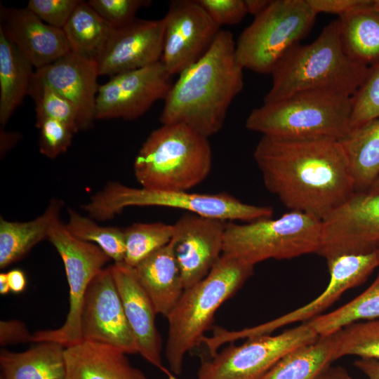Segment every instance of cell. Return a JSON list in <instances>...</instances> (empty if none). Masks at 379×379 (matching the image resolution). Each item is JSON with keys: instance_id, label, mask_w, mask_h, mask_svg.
<instances>
[{"instance_id": "obj_1", "label": "cell", "mask_w": 379, "mask_h": 379, "mask_svg": "<svg viewBox=\"0 0 379 379\" xmlns=\"http://www.w3.org/2000/svg\"><path fill=\"white\" fill-rule=\"evenodd\" d=\"M267 190L321 220L356 192L340 141L262 135L253 152Z\"/></svg>"}, {"instance_id": "obj_2", "label": "cell", "mask_w": 379, "mask_h": 379, "mask_svg": "<svg viewBox=\"0 0 379 379\" xmlns=\"http://www.w3.org/2000/svg\"><path fill=\"white\" fill-rule=\"evenodd\" d=\"M235 44L230 31L220 29L204 55L179 74L164 100L161 124H183L208 138L221 130L244 87Z\"/></svg>"}, {"instance_id": "obj_3", "label": "cell", "mask_w": 379, "mask_h": 379, "mask_svg": "<svg viewBox=\"0 0 379 379\" xmlns=\"http://www.w3.org/2000/svg\"><path fill=\"white\" fill-rule=\"evenodd\" d=\"M368 69L345 51L337 19L327 25L312 43H299L285 54L271 73L272 86L263 102L316 90L352 96Z\"/></svg>"}, {"instance_id": "obj_4", "label": "cell", "mask_w": 379, "mask_h": 379, "mask_svg": "<svg viewBox=\"0 0 379 379\" xmlns=\"http://www.w3.org/2000/svg\"><path fill=\"white\" fill-rule=\"evenodd\" d=\"M212 161L208 138L183 124H162L142 145L133 172L142 188L188 192L208 177Z\"/></svg>"}, {"instance_id": "obj_5", "label": "cell", "mask_w": 379, "mask_h": 379, "mask_svg": "<svg viewBox=\"0 0 379 379\" xmlns=\"http://www.w3.org/2000/svg\"><path fill=\"white\" fill-rule=\"evenodd\" d=\"M253 268L222 255L206 277L184 289L167 316L165 356L172 373H181L185 354L201 342L215 312L244 285Z\"/></svg>"}, {"instance_id": "obj_6", "label": "cell", "mask_w": 379, "mask_h": 379, "mask_svg": "<svg viewBox=\"0 0 379 379\" xmlns=\"http://www.w3.org/2000/svg\"><path fill=\"white\" fill-rule=\"evenodd\" d=\"M352 96L308 91L255 108L246 128L262 135L293 140H341L349 133Z\"/></svg>"}, {"instance_id": "obj_7", "label": "cell", "mask_w": 379, "mask_h": 379, "mask_svg": "<svg viewBox=\"0 0 379 379\" xmlns=\"http://www.w3.org/2000/svg\"><path fill=\"white\" fill-rule=\"evenodd\" d=\"M129 206H164L182 209L188 213L225 222H252L271 218V206L242 202L227 192L190 193L149 190L131 187L118 182H109L81 206L90 218L111 220Z\"/></svg>"}, {"instance_id": "obj_8", "label": "cell", "mask_w": 379, "mask_h": 379, "mask_svg": "<svg viewBox=\"0 0 379 379\" xmlns=\"http://www.w3.org/2000/svg\"><path fill=\"white\" fill-rule=\"evenodd\" d=\"M321 220L312 215L291 211L272 219L241 224L226 222L222 255L254 266L269 259L286 260L318 253Z\"/></svg>"}, {"instance_id": "obj_9", "label": "cell", "mask_w": 379, "mask_h": 379, "mask_svg": "<svg viewBox=\"0 0 379 379\" xmlns=\"http://www.w3.org/2000/svg\"><path fill=\"white\" fill-rule=\"evenodd\" d=\"M317 14L307 0H272L241 32L235 54L244 68L272 73L277 63L312 29Z\"/></svg>"}, {"instance_id": "obj_10", "label": "cell", "mask_w": 379, "mask_h": 379, "mask_svg": "<svg viewBox=\"0 0 379 379\" xmlns=\"http://www.w3.org/2000/svg\"><path fill=\"white\" fill-rule=\"evenodd\" d=\"M48 239L65 267L69 286V311L62 326L34 332L32 342L53 341L67 347L82 341L80 319L84 296L93 279L110 258L97 245L72 235L60 219L51 227Z\"/></svg>"}, {"instance_id": "obj_11", "label": "cell", "mask_w": 379, "mask_h": 379, "mask_svg": "<svg viewBox=\"0 0 379 379\" xmlns=\"http://www.w3.org/2000/svg\"><path fill=\"white\" fill-rule=\"evenodd\" d=\"M319 337L304 322L276 335L246 338L244 343L228 346L204 361L198 379H262L284 356Z\"/></svg>"}, {"instance_id": "obj_12", "label": "cell", "mask_w": 379, "mask_h": 379, "mask_svg": "<svg viewBox=\"0 0 379 379\" xmlns=\"http://www.w3.org/2000/svg\"><path fill=\"white\" fill-rule=\"evenodd\" d=\"M330 279L324 291L313 300L264 324L239 331L215 330L207 338L211 350L216 351L222 345L239 339L267 335L290 324L308 321L321 315L347 290L364 283L374 270L379 267L376 251L360 254H344L327 260Z\"/></svg>"}, {"instance_id": "obj_13", "label": "cell", "mask_w": 379, "mask_h": 379, "mask_svg": "<svg viewBox=\"0 0 379 379\" xmlns=\"http://www.w3.org/2000/svg\"><path fill=\"white\" fill-rule=\"evenodd\" d=\"M318 254L326 260L379 248V193L356 192L321 220Z\"/></svg>"}, {"instance_id": "obj_14", "label": "cell", "mask_w": 379, "mask_h": 379, "mask_svg": "<svg viewBox=\"0 0 379 379\" xmlns=\"http://www.w3.org/2000/svg\"><path fill=\"white\" fill-rule=\"evenodd\" d=\"M161 61L110 77L98 88L95 119L134 120L164 100L172 83Z\"/></svg>"}, {"instance_id": "obj_15", "label": "cell", "mask_w": 379, "mask_h": 379, "mask_svg": "<svg viewBox=\"0 0 379 379\" xmlns=\"http://www.w3.org/2000/svg\"><path fill=\"white\" fill-rule=\"evenodd\" d=\"M80 330L82 340L110 345L126 354H138L111 265L102 269L88 287Z\"/></svg>"}, {"instance_id": "obj_16", "label": "cell", "mask_w": 379, "mask_h": 379, "mask_svg": "<svg viewBox=\"0 0 379 379\" xmlns=\"http://www.w3.org/2000/svg\"><path fill=\"white\" fill-rule=\"evenodd\" d=\"M161 62L168 73L179 74L199 60L220 31L197 0H173L164 17Z\"/></svg>"}, {"instance_id": "obj_17", "label": "cell", "mask_w": 379, "mask_h": 379, "mask_svg": "<svg viewBox=\"0 0 379 379\" xmlns=\"http://www.w3.org/2000/svg\"><path fill=\"white\" fill-rule=\"evenodd\" d=\"M225 221L192 213L173 224L171 240L184 288L206 277L222 254Z\"/></svg>"}, {"instance_id": "obj_18", "label": "cell", "mask_w": 379, "mask_h": 379, "mask_svg": "<svg viewBox=\"0 0 379 379\" xmlns=\"http://www.w3.org/2000/svg\"><path fill=\"white\" fill-rule=\"evenodd\" d=\"M164 30V18L135 19L114 28L96 60L100 76L111 77L161 61Z\"/></svg>"}, {"instance_id": "obj_19", "label": "cell", "mask_w": 379, "mask_h": 379, "mask_svg": "<svg viewBox=\"0 0 379 379\" xmlns=\"http://www.w3.org/2000/svg\"><path fill=\"white\" fill-rule=\"evenodd\" d=\"M111 267L138 354L167 375L170 371L163 364L162 340L156 326L157 314L152 300L138 281L133 268L124 262H114Z\"/></svg>"}, {"instance_id": "obj_20", "label": "cell", "mask_w": 379, "mask_h": 379, "mask_svg": "<svg viewBox=\"0 0 379 379\" xmlns=\"http://www.w3.org/2000/svg\"><path fill=\"white\" fill-rule=\"evenodd\" d=\"M34 75L69 100L75 108L81 131L93 126L100 76L95 60L69 52L34 70Z\"/></svg>"}, {"instance_id": "obj_21", "label": "cell", "mask_w": 379, "mask_h": 379, "mask_svg": "<svg viewBox=\"0 0 379 379\" xmlns=\"http://www.w3.org/2000/svg\"><path fill=\"white\" fill-rule=\"evenodd\" d=\"M0 11V27L35 69L71 52L62 29L45 23L27 7L8 8L1 6Z\"/></svg>"}, {"instance_id": "obj_22", "label": "cell", "mask_w": 379, "mask_h": 379, "mask_svg": "<svg viewBox=\"0 0 379 379\" xmlns=\"http://www.w3.org/2000/svg\"><path fill=\"white\" fill-rule=\"evenodd\" d=\"M126 354L112 346L87 340L65 347L64 379H147Z\"/></svg>"}, {"instance_id": "obj_23", "label": "cell", "mask_w": 379, "mask_h": 379, "mask_svg": "<svg viewBox=\"0 0 379 379\" xmlns=\"http://www.w3.org/2000/svg\"><path fill=\"white\" fill-rule=\"evenodd\" d=\"M133 270L157 314L167 317L185 289L171 242L143 259Z\"/></svg>"}, {"instance_id": "obj_24", "label": "cell", "mask_w": 379, "mask_h": 379, "mask_svg": "<svg viewBox=\"0 0 379 379\" xmlns=\"http://www.w3.org/2000/svg\"><path fill=\"white\" fill-rule=\"evenodd\" d=\"M65 348L53 341L37 343L20 352H0V379H64Z\"/></svg>"}, {"instance_id": "obj_25", "label": "cell", "mask_w": 379, "mask_h": 379, "mask_svg": "<svg viewBox=\"0 0 379 379\" xmlns=\"http://www.w3.org/2000/svg\"><path fill=\"white\" fill-rule=\"evenodd\" d=\"M63 203L53 199L44 212L34 220L12 222L0 218V269L22 259L40 241L48 239L51 227L60 219Z\"/></svg>"}, {"instance_id": "obj_26", "label": "cell", "mask_w": 379, "mask_h": 379, "mask_svg": "<svg viewBox=\"0 0 379 379\" xmlns=\"http://www.w3.org/2000/svg\"><path fill=\"white\" fill-rule=\"evenodd\" d=\"M34 67L0 27V124L4 128L28 95Z\"/></svg>"}, {"instance_id": "obj_27", "label": "cell", "mask_w": 379, "mask_h": 379, "mask_svg": "<svg viewBox=\"0 0 379 379\" xmlns=\"http://www.w3.org/2000/svg\"><path fill=\"white\" fill-rule=\"evenodd\" d=\"M356 192H367L379 177V117L340 140Z\"/></svg>"}, {"instance_id": "obj_28", "label": "cell", "mask_w": 379, "mask_h": 379, "mask_svg": "<svg viewBox=\"0 0 379 379\" xmlns=\"http://www.w3.org/2000/svg\"><path fill=\"white\" fill-rule=\"evenodd\" d=\"M338 20L349 56L367 67L379 63V12L370 5Z\"/></svg>"}, {"instance_id": "obj_29", "label": "cell", "mask_w": 379, "mask_h": 379, "mask_svg": "<svg viewBox=\"0 0 379 379\" xmlns=\"http://www.w3.org/2000/svg\"><path fill=\"white\" fill-rule=\"evenodd\" d=\"M114 29L88 1H81L62 30L71 52L96 61Z\"/></svg>"}, {"instance_id": "obj_30", "label": "cell", "mask_w": 379, "mask_h": 379, "mask_svg": "<svg viewBox=\"0 0 379 379\" xmlns=\"http://www.w3.org/2000/svg\"><path fill=\"white\" fill-rule=\"evenodd\" d=\"M333 361V334L319 336L284 356L262 379H316Z\"/></svg>"}, {"instance_id": "obj_31", "label": "cell", "mask_w": 379, "mask_h": 379, "mask_svg": "<svg viewBox=\"0 0 379 379\" xmlns=\"http://www.w3.org/2000/svg\"><path fill=\"white\" fill-rule=\"evenodd\" d=\"M376 319H379V272L373 283L355 298L306 322L319 336H325L359 321Z\"/></svg>"}, {"instance_id": "obj_32", "label": "cell", "mask_w": 379, "mask_h": 379, "mask_svg": "<svg viewBox=\"0 0 379 379\" xmlns=\"http://www.w3.org/2000/svg\"><path fill=\"white\" fill-rule=\"evenodd\" d=\"M68 221L65 227L74 237L99 246L114 262H123L125 257L124 229L101 226L93 219L67 208Z\"/></svg>"}, {"instance_id": "obj_33", "label": "cell", "mask_w": 379, "mask_h": 379, "mask_svg": "<svg viewBox=\"0 0 379 379\" xmlns=\"http://www.w3.org/2000/svg\"><path fill=\"white\" fill-rule=\"evenodd\" d=\"M125 257L124 263L135 267L148 255L168 244L173 237V225L164 222L133 223L124 229Z\"/></svg>"}, {"instance_id": "obj_34", "label": "cell", "mask_w": 379, "mask_h": 379, "mask_svg": "<svg viewBox=\"0 0 379 379\" xmlns=\"http://www.w3.org/2000/svg\"><path fill=\"white\" fill-rule=\"evenodd\" d=\"M333 334L335 360L355 355L379 361V319L355 322Z\"/></svg>"}, {"instance_id": "obj_35", "label": "cell", "mask_w": 379, "mask_h": 379, "mask_svg": "<svg viewBox=\"0 0 379 379\" xmlns=\"http://www.w3.org/2000/svg\"><path fill=\"white\" fill-rule=\"evenodd\" d=\"M28 95L35 104L36 123L55 119L68 124L75 133L81 131L78 114L71 102L34 74Z\"/></svg>"}, {"instance_id": "obj_36", "label": "cell", "mask_w": 379, "mask_h": 379, "mask_svg": "<svg viewBox=\"0 0 379 379\" xmlns=\"http://www.w3.org/2000/svg\"><path fill=\"white\" fill-rule=\"evenodd\" d=\"M378 117H379V63L368 67L363 82L352 96L349 133Z\"/></svg>"}, {"instance_id": "obj_37", "label": "cell", "mask_w": 379, "mask_h": 379, "mask_svg": "<svg viewBox=\"0 0 379 379\" xmlns=\"http://www.w3.org/2000/svg\"><path fill=\"white\" fill-rule=\"evenodd\" d=\"M36 127L39 129V152L50 159L65 152L75 133L68 124L55 119H45L36 123Z\"/></svg>"}, {"instance_id": "obj_38", "label": "cell", "mask_w": 379, "mask_h": 379, "mask_svg": "<svg viewBox=\"0 0 379 379\" xmlns=\"http://www.w3.org/2000/svg\"><path fill=\"white\" fill-rule=\"evenodd\" d=\"M88 4L114 28L127 25L135 14L152 3L149 0H90Z\"/></svg>"}, {"instance_id": "obj_39", "label": "cell", "mask_w": 379, "mask_h": 379, "mask_svg": "<svg viewBox=\"0 0 379 379\" xmlns=\"http://www.w3.org/2000/svg\"><path fill=\"white\" fill-rule=\"evenodd\" d=\"M81 0H29L27 8L48 25L62 29Z\"/></svg>"}, {"instance_id": "obj_40", "label": "cell", "mask_w": 379, "mask_h": 379, "mask_svg": "<svg viewBox=\"0 0 379 379\" xmlns=\"http://www.w3.org/2000/svg\"><path fill=\"white\" fill-rule=\"evenodd\" d=\"M220 27L240 22L248 14L244 0H197Z\"/></svg>"}, {"instance_id": "obj_41", "label": "cell", "mask_w": 379, "mask_h": 379, "mask_svg": "<svg viewBox=\"0 0 379 379\" xmlns=\"http://www.w3.org/2000/svg\"><path fill=\"white\" fill-rule=\"evenodd\" d=\"M312 10L317 15L326 13L338 15V18L371 5L373 0H307Z\"/></svg>"}, {"instance_id": "obj_42", "label": "cell", "mask_w": 379, "mask_h": 379, "mask_svg": "<svg viewBox=\"0 0 379 379\" xmlns=\"http://www.w3.org/2000/svg\"><path fill=\"white\" fill-rule=\"evenodd\" d=\"M31 334L26 325L16 319L1 321L0 322V345L5 347L8 345L26 343L32 342Z\"/></svg>"}, {"instance_id": "obj_43", "label": "cell", "mask_w": 379, "mask_h": 379, "mask_svg": "<svg viewBox=\"0 0 379 379\" xmlns=\"http://www.w3.org/2000/svg\"><path fill=\"white\" fill-rule=\"evenodd\" d=\"M10 291L14 293L22 292L27 285V279L24 272L14 269L7 272Z\"/></svg>"}, {"instance_id": "obj_44", "label": "cell", "mask_w": 379, "mask_h": 379, "mask_svg": "<svg viewBox=\"0 0 379 379\" xmlns=\"http://www.w3.org/2000/svg\"><path fill=\"white\" fill-rule=\"evenodd\" d=\"M355 366L364 373L368 379H379V361L373 359L360 358L354 362Z\"/></svg>"}, {"instance_id": "obj_45", "label": "cell", "mask_w": 379, "mask_h": 379, "mask_svg": "<svg viewBox=\"0 0 379 379\" xmlns=\"http://www.w3.org/2000/svg\"><path fill=\"white\" fill-rule=\"evenodd\" d=\"M20 133L14 131H6L1 128L0 132V154L6 153L19 140Z\"/></svg>"}, {"instance_id": "obj_46", "label": "cell", "mask_w": 379, "mask_h": 379, "mask_svg": "<svg viewBox=\"0 0 379 379\" xmlns=\"http://www.w3.org/2000/svg\"><path fill=\"white\" fill-rule=\"evenodd\" d=\"M316 379H354L348 372L340 366H328Z\"/></svg>"}, {"instance_id": "obj_47", "label": "cell", "mask_w": 379, "mask_h": 379, "mask_svg": "<svg viewBox=\"0 0 379 379\" xmlns=\"http://www.w3.org/2000/svg\"><path fill=\"white\" fill-rule=\"evenodd\" d=\"M272 0H244L247 13L254 17L262 13Z\"/></svg>"}, {"instance_id": "obj_48", "label": "cell", "mask_w": 379, "mask_h": 379, "mask_svg": "<svg viewBox=\"0 0 379 379\" xmlns=\"http://www.w3.org/2000/svg\"><path fill=\"white\" fill-rule=\"evenodd\" d=\"M10 287L8 280L7 273L1 272L0 274V293L5 295L9 293Z\"/></svg>"}, {"instance_id": "obj_49", "label": "cell", "mask_w": 379, "mask_h": 379, "mask_svg": "<svg viewBox=\"0 0 379 379\" xmlns=\"http://www.w3.org/2000/svg\"><path fill=\"white\" fill-rule=\"evenodd\" d=\"M369 193H379V177L375 181L371 187L367 191Z\"/></svg>"}, {"instance_id": "obj_50", "label": "cell", "mask_w": 379, "mask_h": 379, "mask_svg": "<svg viewBox=\"0 0 379 379\" xmlns=\"http://www.w3.org/2000/svg\"><path fill=\"white\" fill-rule=\"evenodd\" d=\"M371 8L379 12V0H373Z\"/></svg>"}, {"instance_id": "obj_51", "label": "cell", "mask_w": 379, "mask_h": 379, "mask_svg": "<svg viewBox=\"0 0 379 379\" xmlns=\"http://www.w3.org/2000/svg\"><path fill=\"white\" fill-rule=\"evenodd\" d=\"M168 379H178L175 376H174L171 372L167 374Z\"/></svg>"}, {"instance_id": "obj_52", "label": "cell", "mask_w": 379, "mask_h": 379, "mask_svg": "<svg viewBox=\"0 0 379 379\" xmlns=\"http://www.w3.org/2000/svg\"><path fill=\"white\" fill-rule=\"evenodd\" d=\"M376 252H377L378 258V260H379V248L376 250Z\"/></svg>"}]
</instances>
